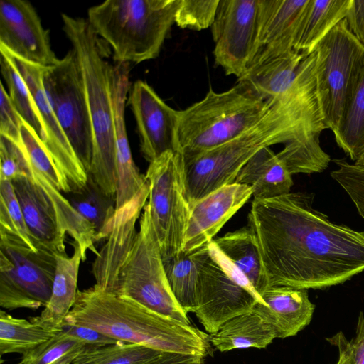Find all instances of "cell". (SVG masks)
I'll use <instances>...</instances> for the list:
<instances>
[{
    "mask_svg": "<svg viewBox=\"0 0 364 364\" xmlns=\"http://www.w3.org/2000/svg\"><path fill=\"white\" fill-rule=\"evenodd\" d=\"M354 364H364V314L360 312L356 326L355 336L350 341Z\"/></svg>",
    "mask_w": 364,
    "mask_h": 364,
    "instance_id": "obj_43",
    "label": "cell"
},
{
    "mask_svg": "<svg viewBox=\"0 0 364 364\" xmlns=\"http://www.w3.org/2000/svg\"><path fill=\"white\" fill-rule=\"evenodd\" d=\"M265 305L250 282L217 247L213 240L203 246L198 263L196 316L209 333L230 319Z\"/></svg>",
    "mask_w": 364,
    "mask_h": 364,
    "instance_id": "obj_7",
    "label": "cell"
},
{
    "mask_svg": "<svg viewBox=\"0 0 364 364\" xmlns=\"http://www.w3.org/2000/svg\"><path fill=\"white\" fill-rule=\"evenodd\" d=\"M351 0H309L294 46L309 55L348 13Z\"/></svg>",
    "mask_w": 364,
    "mask_h": 364,
    "instance_id": "obj_25",
    "label": "cell"
},
{
    "mask_svg": "<svg viewBox=\"0 0 364 364\" xmlns=\"http://www.w3.org/2000/svg\"><path fill=\"white\" fill-rule=\"evenodd\" d=\"M70 194L72 206L93 227L95 242L107 240L117 213L116 198L106 194L89 173L85 188Z\"/></svg>",
    "mask_w": 364,
    "mask_h": 364,
    "instance_id": "obj_27",
    "label": "cell"
},
{
    "mask_svg": "<svg viewBox=\"0 0 364 364\" xmlns=\"http://www.w3.org/2000/svg\"><path fill=\"white\" fill-rule=\"evenodd\" d=\"M262 298L265 305L257 303L252 311L272 328L276 338L296 336L312 319L315 306L309 299L308 289L269 287Z\"/></svg>",
    "mask_w": 364,
    "mask_h": 364,
    "instance_id": "obj_20",
    "label": "cell"
},
{
    "mask_svg": "<svg viewBox=\"0 0 364 364\" xmlns=\"http://www.w3.org/2000/svg\"><path fill=\"white\" fill-rule=\"evenodd\" d=\"M21 139L31 167L45 176L60 192L70 193L67 182L43 143L24 122L21 127Z\"/></svg>",
    "mask_w": 364,
    "mask_h": 364,
    "instance_id": "obj_34",
    "label": "cell"
},
{
    "mask_svg": "<svg viewBox=\"0 0 364 364\" xmlns=\"http://www.w3.org/2000/svg\"><path fill=\"white\" fill-rule=\"evenodd\" d=\"M56 268L55 252L33 250L0 237V306L6 309H37L51 296Z\"/></svg>",
    "mask_w": 364,
    "mask_h": 364,
    "instance_id": "obj_10",
    "label": "cell"
},
{
    "mask_svg": "<svg viewBox=\"0 0 364 364\" xmlns=\"http://www.w3.org/2000/svg\"><path fill=\"white\" fill-rule=\"evenodd\" d=\"M64 324L83 326L117 341L162 352L205 358L211 353L209 337L191 324L159 314L97 284L77 291Z\"/></svg>",
    "mask_w": 364,
    "mask_h": 364,
    "instance_id": "obj_3",
    "label": "cell"
},
{
    "mask_svg": "<svg viewBox=\"0 0 364 364\" xmlns=\"http://www.w3.org/2000/svg\"><path fill=\"white\" fill-rule=\"evenodd\" d=\"M0 52L1 71L9 98L23 121L44 143L46 132L31 92L9 55L2 50Z\"/></svg>",
    "mask_w": 364,
    "mask_h": 364,
    "instance_id": "obj_30",
    "label": "cell"
},
{
    "mask_svg": "<svg viewBox=\"0 0 364 364\" xmlns=\"http://www.w3.org/2000/svg\"><path fill=\"white\" fill-rule=\"evenodd\" d=\"M0 179L28 176L31 164L23 145L0 134Z\"/></svg>",
    "mask_w": 364,
    "mask_h": 364,
    "instance_id": "obj_38",
    "label": "cell"
},
{
    "mask_svg": "<svg viewBox=\"0 0 364 364\" xmlns=\"http://www.w3.org/2000/svg\"><path fill=\"white\" fill-rule=\"evenodd\" d=\"M11 58L26 83L46 132L43 143L59 171L67 182L70 193L82 191L87 181V173L71 146L48 99L43 82V67L16 57L4 50Z\"/></svg>",
    "mask_w": 364,
    "mask_h": 364,
    "instance_id": "obj_13",
    "label": "cell"
},
{
    "mask_svg": "<svg viewBox=\"0 0 364 364\" xmlns=\"http://www.w3.org/2000/svg\"><path fill=\"white\" fill-rule=\"evenodd\" d=\"M204 358L198 355L163 352L159 356L146 364H200Z\"/></svg>",
    "mask_w": 364,
    "mask_h": 364,
    "instance_id": "obj_42",
    "label": "cell"
},
{
    "mask_svg": "<svg viewBox=\"0 0 364 364\" xmlns=\"http://www.w3.org/2000/svg\"><path fill=\"white\" fill-rule=\"evenodd\" d=\"M0 49L43 67L55 65L60 60L52 50L49 31L25 0L0 1Z\"/></svg>",
    "mask_w": 364,
    "mask_h": 364,
    "instance_id": "obj_15",
    "label": "cell"
},
{
    "mask_svg": "<svg viewBox=\"0 0 364 364\" xmlns=\"http://www.w3.org/2000/svg\"><path fill=\"white\" fill-rule=\"evenodd\" d=\"M333 133L337 145L355 161L364 151V70L353 99Z\"/></svg>",
    "mask_w": 364,
    "mask_h": 364,
    "instance_id": "obj_31",
    "label": "cell"
},
{
    "mask_svg": "<svg viewBox=\"0 0 364 364\" xmlns=\"http://www.w3.org/2000/svg\"><path fill=\"white\" fill-rule=\"evenodd\" d=\"M305 56L294 50L252 64L238 78L237 83L264 101H277L294 90L298 68Z\"/></svg>",
    "mask_w": 364,
    "mask_h": 364,
    "instance_id": "obj_21",
    "label": "cell"
},
{
    "mask_svg": "<svg viewBox=\"0 0 364 364\" xmlns=\"http://www.w3.org/2000/svg\"><path fill=\"white\" fill-rule=\"evenodd\" d=\"M0 237L39 250L28 229L12 182L3 179H0Z\"/></svg>",
    "mask_w": 364,
    "mask_h": 364,
    "instance_id": "obj_33",
    "label": "cell"
},
{
    "mask_svg": "<svg viewBox=\"0 0 364 364\" xmlns=\"http://www.w3.org/2000/svg\"><path fill=\"white\" fill-rule=\"evenodd\" d=\"M43 82L48 99L87 173L93 155V132L81 69L74 51L46 67Z\"/></svg>",
    "mask_w": 364,
    "mask_h": 364,
    "instance_id": "obj_11",
    "label": "cell"
},
{
    "mask_svg": "<svg viewBox=\"0 0 364 364\" xmlns=\"http://www.w3.org/2000/svg\"><path fill=\"white\" fill-rule=\"evenodd\" d=\"M252 196V188L234 182L191 205L181 251H191L212 241L223 225Z\"/></svg>",
    "mask_w": 364,
    "mask_h": 364,
    "instance_id": "obj_16",
    "label": "cell"
},
{
    "mask_svg": "<svg viewBox=\"0 0 364 364\" xmlns=\"http://www.w3.org/2000/svg\"><path fill=\"white\" fill-rule=\"evenodd\" d=\"M84 349V348H83ZM82 349V350H83ZM78 350L70 354H68L63 358L57 360L51 364H72L74 359L77 356V355L82 350Z\"/></svg>",
    "mask_w": 364,
    "mask_h": 364,
    "instance_id": "obj_45",
    "label": "cell"
},
{
    "mask_svg": "<svg viewBox=\"0 0 364 364\" xmlns=\"http://www.w3.org/2000/svg\"><path fill=\"white\" fill-rule=\"evenodd\" d=\"M220 0H179L175 23L181 28L200 31L211 27Z\"/></svg>",
    "mask_w": 364,
    "mask_h": 364,
    "instance_id": "obj_36",
    "label": "cell"
},
{
    "mask_svg": "<svg viewBox=\"0 0 364 364\" xmlns=\"http://www.w3.org/2000/svg\"><path fill=\"white\" fill-rule=\"evenodd\" d=\"M63 329L76 336L90 347L102 346L118 342L98 331L83 326L64 324Z\"/></svg>",
    "mask_w": 364,
    "mask_h": 364,
    "instance_id": "obj_41",
    "label": "cell"
},
{
    "mask_svg": "<svg viewBox=\"0 0 364 364\" xmlns=\"http://www.w3.org/2000/svg\"><path fill=\"white\" fill-rule=\"evenodd\" d=\"M60 331L50 329L32 317L17 318L0 311V353L24 355L48 341Z\"/></svg>",
    "mask_w": 364,
    "mask_h": 364,
    "instance_id": "obj_29",
    "label": "cell"
},
{
    "mask_svg": "<svg viewBox=\"0 0 364 364\" xmlns=\"http://www.w3.org/2000/svg\"><path fill=\"white\" fill-rule=\"evenodd\" d=\"M203 246L191 251H181L163 260L171 291L186 314L195 313L197 307L198 263Z\"/></svg>",
    "mask_w": 364,
    "mask_h": 364,
    "instance_id": "obj_28",
    "label": "cell"
},
{
    "mask_svg": "<svg viewBox=\"0 0 364 364\" xmlns=\"http://www.w3.org/2000/svg\"><path fill=\"white\" fill-rule=\"evenodd\" d=\"M148 204L163 260L178 255L183 245L191 206L181 152L168 151L149 163Z\"/></svg>",
    "mask_w": 364,
    "mask_h": 364,
    "instance_id": "obj_9",
    "label": "cell"
},
{
    "mask_svg": "<svg viewBox=\"0 0 364 364\" xmlns=\"http://www.w3.org/2000/svg\"><path fill=\"white\" fill-rule=\"evenodd\" d=\"M178 1L107 0L90 7L87 20L112 48L115 63H139L158 57Z\"/></svg>",
    "mask_w": 364,
    "mask_h": 364,
    "instance_id": "obj_5",
    "label": "cell"
},
{
    "mask_svg": "<svg viewBox=\"0 0 364 364\" xmlns=\"http://www.w3.org/2000/svg\"><path fill=\"white\" fill-rule=\"evenodd\" d=\"M213 241L262 297V294L269 287V284L257 240L252 229L247 225L237 230L228 232L223 236L214 239Z\"/></svg>",
    "mask_w": 364,
    "mask_h": 364,
    "instance_id": "obj_24",
    "label": "cell"
},
{
    "mask_svg": "<svg viewBox=\"0 0 364 364\" xmlns=\"http://www.w3.org/2000/svg\"><path fill=\"white\" fill-rule=\"evenodd\" d=\"M23 119L14 107L3 83L0 89V134L23 145L21 127Z\"/></svg>",
    "mask_w": 364,
    "mask_h": 364,
    "instance_id": "obj_39",
    "label": "cell"
},
{
    "mask_svg": "<svg viewBox=\"0 0 364 364\" xmlns=\"http://www.w3.org/2000/svg\"><path fill=\"white\" fill-rule=\"evenodd\" d=\"M326 340L338 350V360L336 364H354L350 341L347 340L343 333L340 331Z\"/></svg>",
    "mask_w": 364,
    "mask_h": 364,
    "instance_id": "obj_44",
    "label": "cell"
},
{
    "mask_svg": "<svg viewBox=\"0 0 364 364\" xmlns=\"http://www.w3.org/2000/svg\"><path fill=\"white\" fill-rule=\"evenodd\" d=\"M30 234L39 249L65 251L66 235L55 208L46 191L29 176L11 181Z\"/></svg>",
    "mask_w": 364,
    "mask_h": 364,
    "instance_id": "obj_19",
    "label": "cell"
},
{
    "mask_svg": "<svg viewBox=\"0 0 364 364\" xmlns=\"http://www.w3.org/2000/svg\"><path fill=\"white\" fill-rule=\"evenodd\" d=\"M333 162L338 168L331 171V177L346 191L364 218V166L344 159H334Z\"/></svg>",
    "mask_w": 364,
    "mask_h": 364,
    "instance_id": "obj_37",
    "label": "cell"
},
{
    "mask_svg": "<svg viewBox=\"0 0 364 364\" xmlns=\"http://www.w3.org/2000/svg\"><path fill=\"white\" fill-rule=\"evenodd\" d=\"M149 181L117 211L112 231L92 264L96 284L159 314L191 324L166 275L147 203Z\"/></svg>",
    "mask_w": 364,
    "mask_h": 364,
    "instance_id": "obj_2",
    "label": "cell"
},
{
    "mask_svg": "<svg viewBox=\"0 0 364 364\" xmlns=\"http://www.w3.org/2000/svg\"><path fill=\"white\" fill-rule=\"evenodd\" d=\"M344 19L350 32L364 48V0H351Z\"/></svg>",
    "mask_w": 364,
    "mask_h": 364,
    "instance_id": "obj_40",
    "label": "cell"
},
{
    "mask_svg": "<svg viewBox=\"0 0 364 364\" xmlns=\"http://www.w3.org/2000/svg\"><path fill=\"white\" fill-rule=\"evenodd\" d=\"M313 200L303 192L253 199L247 225L269 287L325 289L364 271V232L331 222Z\"/></svg>",
    "mask_w": 364,
    "mask_h": 364,
    "instance_id": "obj_1",
    "label": "cell"
},
{
    "mask_svg": "<svg viewBox=\"0 0 364 364\" xmlns=\"http://www.w3.org/2000/svg\"><path fill=\"white\" fill-rule=\"evenodd\" d=\"M74 251L68 256L65 251L55 252L56 268L52 293L41 314L35 317L43 326L61 331L63 321L71 310L77 292V285L82 256L80 245L73 242Z\"/></svg>",
    "mask_w": 364,
    "mask_h": 364,
    "instance_id": "obj_22",
    "label": "cell"
},
{
    "mask_svg": "<svg viewBox=\"0 0 364 364\" xmlns=\"http://www.w3.org/2000/svg\"><path fill=\"white\" fill-rule=\"evenodd\" d=\"M274 338L272 328L252 311L230 319L209 337L210 344L220 352L265 348Z\"/></svg>",
    "mask_w": 364,
    "mask_h": 364,
    "instance_id": "obj_26",
    "label": "cell"
},
{
    "mask_svg": "<svg viewBox=\"0 0 364 364\" xmlns=\"http://www.w3.org/2000/svg\"><path fill=\"white\" fill-rule=\"evenodd\" d=\"M129 71V63L113 65L111 96L116 143V211L129 203L147 183L134 161L126 130L124 110Z\"/></svg>",
    "mask_w": 364,
    "mask_h": 364,
    "instance_id": "obj_18",
    "label": "cell"
},
{
    "mask_svg": "<svg viewBox=\"0 0 364 364\" xmlns=\"http://www.w3.org/2000/svg\"><path fill=\"white\" fill-rule=\"evenodd\" d=\"M130 91L128 104L136 122L144 158L150 163L166 152H181L180 111L168 106L144 81H136Z\"/></svg>",
    "mask_w": 364,
    "mask_h": 364,
    "instance_id": "obj_14",
    "label": "cell"
},
{
    "mask_svg": "<svg viewBox=\"0 0 364 364\" xmlns=\"http://www.w3.org/2000/svg\"><path fill=\"white\" fill-rule=\"evenodd\" d=\"M86 346L82 341L62 328L54 337L23 355L18 364H51Z\"/></svg>",
    "mask_w": 364,
    "mask_h": 364,
    "instance_id": "obj_35",
    "label": "cell"
},
{
    "mask_svg": "<svg viewBox=\"0 0 364 364\" xmlns=\"http://www.w3.org/2000/svg\"><path fill=\"white\" fill-rule=\"evenodd\" d=\"M355 164L364 166V151L360 155L358 159L355 161Z\"/></svg>",
    "mask_w": 364,
    "mask_h": 364,
    "instance_id": "obj_46",
    "label": "cell"
},
{
    "mask_svg": "<svg viewBox=\"0 0 364 364\" xmlns=\"http://www.w3.org/2000/svg\"><path fill=\"white\" fill-rule=\"evenodd\" d=\"M275 102V101H274ZM274 102L264 101L241 85L216 92L180 111L178 141L183 158L224 144L256 125Z\"/></svg>",
    "mask_w": 364,
    "mask_h": 364,
    "instance_id": "obj_6",
    "label": "cell"
},
{
    "mask_svg": "<svg viewBox=\"0 0 364 364\" xmlns=\"http://www.w3.org/2000/svg\"><path fill=\"white\" fill-rule=\"evenodd\" d=\"M258 35L251 65L294 51L309 0H258Z\"/></svg>",
    "mask_w": 364,
    "mask_h": 364,
    "instance_id": "obj_17",
    "label": "cell"
},
{
    "mask_svg": "<svg viewBox=\"0 0 364 364\" xmlns=\"http://www.w3.org/2000/svg\"><path fill=\"white\" fill-rule=\"evenodd\" d=\"M316 55L317 91L325 123L333 132L350 105L364 70V48L346 20L321 39Z\"/></svg>",
    "mask_w": 364,
    "mask_h": 364,
    "instance_id": "obj_8",
    "label": "cell"
},
{
    "mask_svg": "<svg viewBox=\"0 0 364 364\" xmlns=\"http://www.w3.org/2000/svg\"><path fill=\"white\" fill-rule=\"evenodd\" d=\"M258 0H220L211 26L215 63L239 78L251 64L258 35Z\"/></svg>",
    "mask_w": 364,
    "mask_h": 364,
    "instance_id": "obj_12",
    "label": "cell"
},
{
    "mask_svg": "<svg viewBox=\"0 0 364 364\" xmlns=\"http://www.w3.org/2000/svg\"><path fill=\"white\" fill-rule=\"evenodd\" d=\"M291 176L277 154L265 147L245 164L235 182L250 186L254 199H267L289 193Z\"/></svg>",
    "mask_w": 364,
    "mask_h": 364,
    "instance_id": "obj_23",
    "label": "cell"
},
{
    "mask_svg": "<svg viewBox=\"0 0 364 364\" xmlns=\"http://www.w3.org/2000/svg\"><path fill=\"white\" fill-rule=\"evenodd\" d=\"M162 353L144 346L118 341L102 346H86L72 364H146Z\"/></svg>",
    "mask_w": 364,
    "mask_h": 364,
    "instance_id": "obj_32",
    "label": "cell"
},
{
    "mask_svg": "<svg viewBox=\"0 0 364 364\" xmlns=\"http://www.w3.org/2000/svg\"><path fill=\"white\" fill-rule=\"evenodd\" d=\"M63 29L78 60L93 132V155L88 173L108 196L116 198V143L111 86L110 48L87 18L61 15Z\"/></svg>",
    "mask_w": 364,
    "mask_h": 364,
    "instance_id": "obj_4",
    "label": "cell"
},
{
    "mask_svg": "<svg viewBox=\"0 0 364 364\" xmlns=\"http://www.w3.org/2000/svg\"><path fill=\"white\" fill-rule=\"evenodd\" d=\"M200 364H204V363H200Z\"/></svg>",
    "mask_w": 364,
    "mask_h": 364,
    "instance_id": "obj_47",
    "label": "cell"
}]
</instances>
